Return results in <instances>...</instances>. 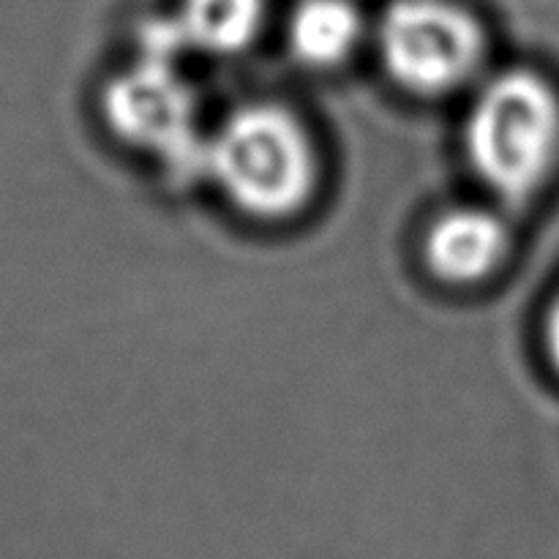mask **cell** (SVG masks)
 <instances>
[{
    "label": "cell",
    "instance_id": "1",
    "mask_svg": "<svg viewBox=\"0 0 559 559\" xmlns=\"http://www.w3.org/2000/svg\"><path fill=\"white\" fill-rule=\"evenodd\" d=\"M322 178L314 129L289 104L249 98L207 126L202 180L249 222H295L311 211Z\"/></svg>",
    "mask_w": 559,
    "mask_h": 559
},
{
    "label": "cell",
    "instance_id": "2",
    "mask_svg": "<svg viewBox=\"0 0 559 559\" xmlns=\"http://www.w3.org/2000/svg\"><path fill=\"white\" fill-rule=\"evenodd\" d=\"M462 156L491 202L533 205L559 173V87L530 66H491L464 96Z\"/></svg>",
    "mask_w": 559,
    "mask_h": 559
},
{
    "label": "cell",
    "instance_id": "3",
    "mask_svg": "<svg viewBox=\"0 0 559 559\" xmlns=\"http://www.w3.org/2000/svg\"><path fill=\"white\" fill-rule=\"evenodd\" d=\"M369 49L388 82L420 102L464 98L491 69L489 27L464 0H388Z\"/></svg>",
    "mask_w": 559,
    "mask_h": 559
},
{
    "label": "cell",
    "instance_id": "4",
    "mask_svg": "<svg viewBox=\"0 0 559 559\" xmlns=\"http://www.w3.org/2000/svg\"><path fill=\"white\" fill-rule=\"evenodd\" d=\"M102 118L129 151L151 158L175 183L202 180L207 126L186 60L136 49L102 91Z\"/></svg>",
    "mask_w": 559,
    "mask_h": 559
},
{
    "label": "cell",
    "instance_id": "5",
    "mask_svg": "<svg viewBox=\"0 0 559 559\" xmlns=\"http://www.w3.org/2000/svg\"><path fill=\"white\" fill-rule=\"evenodd\" d=\"M513 257V213L489 197L451 202L420 233V262L431 282L467 293L486 287Z\"/></svg>",
    "mask_w": 559,
    "mask_h": 559
},
{
    "label": "cell",
    "instance_id": "6",
    "mask_svg": "<svg viewBox=\"0 0 559 559\" xmlns=\"http://www.w3.org/2000/svg\"><path fill=\"white\" fill-rule=\"evenodd\" d=\"M282 41L300 69L331 74L371 47V20L355 0H295Z\"/></svg>",
    "mask_w": 559,
    "mask_h": 559
},
{
    "label": "cell",
    "instance_id": "7",
    "mask_svg": "<svg viewBox=\"0 0 559 559\" xmlns=\"http://www.w3.org/2000/svg\"><path fill=\"white\" fill-rule=\"evenodd\" d=\"M167 25L186 60H233L265 36L271 0H178Z\"/></svg>",
    "mask_w": 559,
    "mask_h": 559
},
{
    "label": "cell",
    "instance_id": "8",
    "mask_svg": "<svg viewBox=\"0 0 559 559\" xmlns=\"http://www.w3.org/2000/svg\"><path fill=\"white\" fill-rule=\"evenodd\" d=\"M544 349H546V358H549L551 369L559 374V293H557V298L551 300L549 311H546Z\"/></svg>",
    "mask_w": 559,
    "mask_h": 559
}]
</instances>
